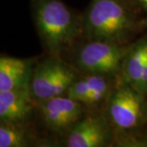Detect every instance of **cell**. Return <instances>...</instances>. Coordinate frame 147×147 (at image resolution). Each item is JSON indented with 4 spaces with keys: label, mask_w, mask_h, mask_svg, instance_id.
<instances>
[{
    "label": "cell",
    "mask_w": 147,
    "mask_h": 147,
    "mask_svg": "<svg viewBox=\"0 0 147 147\" xmlns=\"http://www.w3.org/2000/svg\"><path fill=\"white\" fill-rule=\"evenodd\" d=\"M37 31L50 56L61 57L83 34V21L62 0H32Z\"/></svg>",
    "instance_id": "1"
},
{
    "label": "cell",
    "mask_w": 147,
    "mask_h": 147,
    "mask_svg": "<svg viewBox=\"0 0 147 147\" xmlns=\"http://www.w3.org/2000/svg\"><path fill=\"white\" fill-rule=\"evenodd\" d=\"M138 5L142 7L146 13V22H147V0H135Z\"/></svg>",
    "instance_id": "14"
},
{
    "label": "cell",
    "mask_w": 147,
    "mask_h": 147,
    "mask_svg": "<svg viewBox=\"0 0 147 147\" xmlns=\"http://www.w3.org/2000/svg\"><path fill=\"white\" fill-rule=\"evenodd\" d=\"M30 88L0 92V122L22 124L34 110Z\"/></svg>",
    "instance_id": "8"
},
{
    "label": "cell",
    "mask_w": 147,
    "mask_h": 147,
    "mask_svg": "<svg viewBox=\"0 0 147 147\" xmlns=\"http://www.w3.org/2000/svg\"><path fill=\"white\" fill-rule=\"evenodd\" d=\"M107 119L123 131L134 130L147 120L145 95L123 81L108 96Z\"/></svg>",
    "instance_id": "4"
},
{
    "label": "cell",
    "mask_w": 147,
    "mask_h": 147,
    "mask_svg": "<svg viewBox=\"0 0 147 147\" xmlns=\"http://www.w3.org/2000/svg\"><path fill=\"white\" fill-rule=\"evenodd\" d=\"M146 56L147 39H144L128 48L122 65L121 73L123 82L137 91Z\"/></svg>",
    "instance_id": "10"
},
{
    "label": "cell",
    "mask_w": 147,
    "mask_h": 147,
    "mask_svg": "<svg viewBox=\"0 0 147 147\" xmlns=\"http://www.w3.org/2000/svg\"><path fill=\"white\" fill-rule=\"evenodd\" d=\"M38 105L46 127L57 133L68 132L84 114L82 104L65 95L38 102Z\"/></svg>",
    "instance_id": "6"
},
{
    "label": "cell",
    "mask_w": 147,
    "mask_h": 147,
    "mask_svg": "<svg viewBox=\"0 0 147 147\" xmlns=\"http://www.w3.org/2000/svg\"><path fill=\"white\" fill-rule=\"evenodd\" d=\"M89 88L87 105H96L101 102L110 92L108 76L100 74H88L84 77Z\"/></svg>",
    "instance_id": "12"
},
{
    "label": "cell",
    "mask_w": 147,
    "mask_h": 147,
    "mask_svg": "<svg viewBox=\"0 0 147 147\" xmlns=\"http://www.w3.org/2000/svg\"><path fill=\"white\" fill-rule=\"evenodd\" d=\"M32 143V135L23 124L0 122V147H26Z\"/></svg>",
    "instance_id": "11"
},
{
    "label": "cell",
    "mask_w": 147,
    "mask_h": 147,
    "mask_svg": "<svg viewBox=\"0 0 147 147\" xmlns=\"http://www.w3.org/2000/svg\"><path fill=\"white\" fill-rule=\"evenodd\" d=\"M127 51L123 45L88 40L78 50L75 62L86 74L111 77L121 72Z\"/></svg>",
    "instance_id": "5"
},
{
    "label": "cell",
    "mask_w": 147,
    "mask_h": 147,
    "mask_svg": "<svg viewBox=\"0 0 147 147\" xmlns=\"http://www.w3.org/2000/svg\"><path fill=\"white\" fill-rule=\"evenodd\" d=\"M113 139L112 125L107 118L91 115L82 118L68 131V147H105Z\"/></svg>",
    "instance_id": "7"
},
{
    "label": "cell",
    "mask_w": 147,
    "mask_h": 147,
    "mask_svg": "<svg viewBox=\"0 0 147 147\" xmlns=\"http://www.w3.org/2000/svg\"><path fill=\"white\" fill-rule=\"evenodd\" d=\"M32 65L30 59L0 56V92L30 88Z\"/></svg>",
    "instance_id": "9"
},
{
    "label": "cell",
    "mask_w": 147,
    "mask_h": 147,
    "mask_svg": "<svg viewBox=\"0 0 147 147\" xmlns=\"http://www.w3.org/2000/svg\"><path fill=\"white\" fill-rule=\"evenodd\" d=\"M82 21L83 34L88 40L119 45L135 29V16L126 0H92Z\"/></svg>",
    "instance_id": "2"
},
{
    "label": "cell",
    "mask_w": 147,
    "mask_h": 147,
    "mask_svg": "<svg viewBox=\"0 0 147 147\" xmlns=\"http://www.w3.org/2000/svg\"><path fill=\"white\" fill-rule=\"evenodd\" d=\"M89 95V88L85 78L76 79L69 87L65 96L81 104L87 105Z\"/></svg>",
    "instance_id": "13"
},
{
    "label": "cell",
    "mask_w": 147,
    "mask_h": 147,
    "mask_svg": "<svg viewBox=\"0 0 147 147\" xmlns=\"http://www.w3.org/2000/svg\"><path fill=\"white\" fill-rule=\"evenodd\" d=\"M78 76L60 57L50 56L33 68L30 90L38 102L65 96Z\"/></svg>",
    "instance_id": "3"
}]
</instances>
